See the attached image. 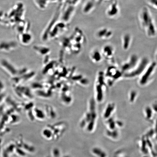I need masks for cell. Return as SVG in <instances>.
I'll return each instance as SVG.
<instances>
[{
  "label": "cell",
  "mask_w": 157,
  "mask_h": 157,
  "mask_svg": "<svg viewBox=\"0 0 157 157\" xmlns=\"http://www.w3.org/2000/svg\"><path fill=\"white\" fill-rule=\"evenodd\" d=\"M139 21L141 27L149 37H154L156 34L157 29L154 18L150 10L143 7L139 14Z\"/></svg>",
  "instance_id": "1"
},
{
  "label": "cell",
  "mask_w": 157,
  "mask_h": 157,
  "mask_svg": "<svg viewBox=\"0 0 157 157\" xmlns=\"http://www.w3.org/2000/svg\"><path fill=\"white\" fill-rule=\"evenodd\" d=\"M120 12L118 4L117 1L113 2L108 7L106 13L110 18H114L119 14Z\"/></svg>",
  "instance_id": "2"
},
{
  "label": "cell",
  "mask_w": 157,
  "mask_h": 157,
  "mask_svg": "<svg viewBox=\"0 0 157 157\" xmlns=\"http://www.w3.org/2000/svg\"><path fill=\"white\" fill-rule=\"evenodd\" d=\"M1 64L3 68L9 72V73L13 76L16 75L18 73V71L12 64L6 60H2L1 61Z\"/></svg>",
  "instance_id": "3"
},
{
  "label": "cell",
  "mask_w": 157,
  "mask_h": 157,
  "mask_svg": "<svg viewBox=\"0 0 157 157\" xmlns=\"http://www.w3.org/2000/svg\"><path fill=\"white\" fill-rule=\"evenodd\" d=\"M154 63H153L152 65L149 66L148 68L146 70V73L144 74L140 80V83L142 85H144L145 84H146L147 82V80L149 79L150 76V75L152 74L153 71L154 70L155 68Z\"/></svg>",
  "instance_id": "4"
},
{
  "label": "cell",
  "mask_w": 157,
  "mask_h": 157,
  "mask_svg": "<svg viewBox=\"0 0 157 157\" xmlns=\"http://www.w3.org/2000/svg\"><path fill=\"white\" fill-rule=\"evenodd\" d=\"M113 34V31L110 29L104 28L98 31L97 35L99 38L108 39L111 37Z\"/></svg>",
  "instance_id": "5"
},
{
  "label": "cell",
  "mask_w": 157,
  "mask_h": 157,
  "mask_svg": "<svg viewBox=\"0 0 157 157\" xmlns=\"http://www.w3.org/2000/svg\"><path fill=\"white\" fill-rule=\"evenodd\" d=\"M15 46V43L11 42L10 43L3 42L0 44V50L9 51Z\"/></svg>",
  "instance_id": "6"
},
{
  "label": "cell",
  "mask_w": 157,
  "mask_h": 157,
  "mask_svg": "<svg viewBox=\"0 0 157 157\" xmlns=\"http://www.w3.org/2000/svg\"><path fill=\"white\" fill-rule=\"evenodd\" d=\"M131 36L128 34L124 35L123 37V47L125 49L128 48L131 41Z\"/></svg>",
  "instance_id": "7"
},
{
  "label": "cell",
  "mask_w": 157,
  "mask_h": 157,
  "mask_svg": "<svg viewBox=\"0 0 157 157\" xmlns=\"http://www.w3.org/2000/svg\"><path fill=\"white\" fill-rule=\"evenodd\" d=\"M92 58L95 62H99L101 59V55L98 51H95L92 54Z\"/></svg>",
  "instance_id": "8"
},
{
  "label": "cell",
  "mask_w": 157,
  "mask_h": 157,
  "mask_svg": "<svg viewBox=\"0 0 157 157\" xmlns=\"http://www.w3.org/2000/svg\"><path fill=\"white\" fill-rule=\"evenodd\" d=\"M29 35H25L24 36H23L22 42L23 43H24V44H27L30 42L31 37Z\"/></svg>",
  "instance_id": "9"
},
{
  "label": "cell",
  "mask_w": 157,
  "mask_h": 157,
  "mask_svg": "<svg viewBox=\"0 0 157 157\" xmlns=\"http://www.w3.org/2000/svg\"><path fill=\"white\" fill-rule=\"evenodd\" d=\"M36 50L38 51L40 53L44 55L47 54L50 51L48 49L45 48H38V50Z\"/></svg>",
  "instance_id": "10"
},
{
  "label": "cell",
  "mask_w": 157,
  "mask_h": 157,
  "mask_svg": "<svg viewBox=\"0 0 157 157\" xmlns=\"http://www.w3.org/2000/svg\"><path fill=\"white\" fill-rule=\"evenodd\" d=\"M35 112H36V113L37 116L39 117V118L41 117V118H44V114L42 111H41V110L38 109H35Z\"/></svg>",
  "instance_id": "11"
},
{
  "label": "cell",
  "mask_w": 157,
  "mask_h": 157,
  "mask_svg": "<svg viewBox=\"0 0 157 157\" xmlns=\"http://www.w3.org/2000/svg\"><path fill=\"white\" fill-rule=\"evenodd\" d=\"M151 5L157 9V0H150Z\"/></svg>",
  "instance_id": "12"
},
{
  "label": "cell",
  "mask_w": 157,
  "mask_h": 157,
  "mask_svg": "<svg viewBox=\"0 0 157 157\" xmlns=\"http://www.w3.org/2000/svg\"><path fill=\"white\" fill-rule=\"evenodd\" d=\"M4 87V86L2 82L0 80V94H1V92L3 89Z\"/></svg>",
  "instance_id": "13"
}]
</instances>
